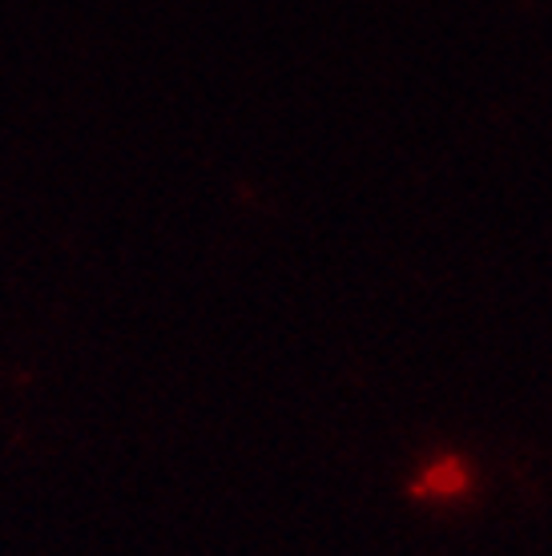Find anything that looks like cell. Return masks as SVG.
Listing matches in <instances>:
<instances>
[{"label": "cell", "mask_w": 552, "mask_h": 556, "mask_svg": "<svg viewBox=\"0 0 552 556\" xmlns=\"http://www.w3.org/2000/svg\"><path fill=\"white\" fill-rule=\"evenodd\" d=\"M468 468H464V459L460 456H440L436 464L424 468V476L412 484V496L415 501H456L468 492Z\"/></svg>", "instance_id": "1"}]
</instances>
